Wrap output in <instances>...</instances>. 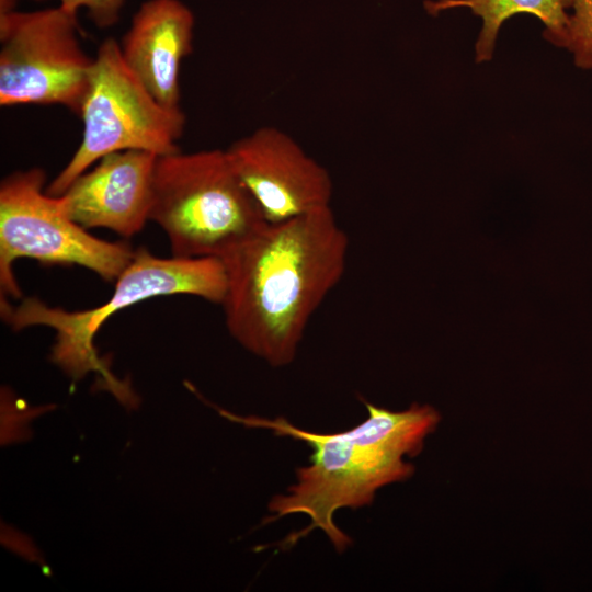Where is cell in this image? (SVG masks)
Here are the masks:
<instances>
[{
  "label": "cell",
  "instance_id": "4",
  "mask_svg": "<svg viewBox=\"0 0 592 592\" xmlns=\"http://www.w3.org/2000/svg\"><path fill=\"white\" fill-rule=\"evenodd\" d=\"M226 286L225 266L218 258H159L139 248L115 280L111 298L99 307L69 311L27 297L15 307L9 304L1 315L14 331L33 326L52 328L56 338L50 360L72 379L98 371L115 382L93 344L96 332L115 311L148 298L179 294L220 305Z\"/></svg>",
  "mask_w": 592,
  "mask_h": 592
},
{
  "label": "cell",
  "instance_id": "3",
  "mask_svg": "<svg viewBox=\"0 0 592 592\" xmlns=\"http://www.w3.org/2000/svg\"><path fill=\"white\" fill-rule=\"evenodd\" d=\"M149 220L172 257L218 259L266 223L220 149L158 156Z\"/></svg>",
  "mask_w": 592,
  "mask_h": 592
},
{
  "label": "cell",
  "instance_id": "2",
  "mask_svg": "<svg viewBox=\"0 0 592 592\" xmlns=\"http://www.w3.org/2000/svg\"><path fill=\"white\" fill-rule=\"evenodd\" d=\"M363 402L368 413L366 420L330 434L303 430L284 417H240L218 409L230 421L300 441L312 451L309 465L296 468V482L286 493L271 498L267 504L271 514L261 523L265 525L292 514L309 517L306 527L291 533L278 544L283 549L321 530L335 551L344 553L353 542L334 523V513L344 508L357 510L371 505L380 488L412 477L414 466L406 457L421 453L425 439L441 421L440 412L430 405L414 402L406 410L391 411Z\"/></svg>",
  "mask_w": 592,
  "mask_h": 592
},
{
  "label": "cell",
  "instance_id": "12",
  "mask_svg": "<svg viewBox=\"0 0 592 592\" xmlns=\"http://www.w3.org/2000/svg\"><path fill=\"white\" fill-rule=\"evenodd\" d=\"M565 48L577 67L592 70V0H572Z\"/></svg>",
  "mask_w": 592,
  "mask_h": 592
},
{
  "label": "cell",
  "instance_id": "11",
  "mask_svg": "<svg viewBox=\"0 0 592 592\" xmlns=\"http://www.w3.org/2000/svg\"><path fill=\"white\" fill-rule=\"evenodd\" d=\"M572 0H439L426 1L425 9L431 14L466 7L482 20V27L476 43V61L490 60L501 25L511 16L528 13L545 24L544 37L558 47L565 48Z\"/></svg>",
  "mask_w": 592,
  "mask_h": 592
},
{
  "label": "cell",
  "instance_id": "7",
  "mask_svg": "<svg viewBox=\"0 0 592 592\" xmlns=\"http://www.w3.org/2000/svg\"><path fill=\"white\" fill-rule=\"evenodd\" d=\"M78 12L60 4L0 14V104L61 105L80 116L94 57L80 43Z\"/></svg>",
  "mask_w": 592,
  "mask_h": 592
},
{
  "label": "cell",
  "instance_id": "1",
  "mask_svg": "<svg viewBox=\"0 0 592 592\" xmlns=\"http://www.w3.org/2000/svg\"><path fill=\"white\" fill-rule=\"evenodd\" d=\"M349 237L330 207L264 223L221 258L231 337L273 367L291 364L307 326L343 276Z\"/></svg>",
  "mask_w": 592,
  "mask_h": 592
},
{
  "label": "cell",
  "instance_id": "14",
  "mask_svg": "<svg viewBox=\"0 0 592 592\" xmlns=\"http://www.w3.org/2000/svg\"><path fill=\"white\" fill-rule=\"evenodd\" d=\"M20 0H0V14L16 10Z\"/></svg>",
  "mask_w": 592,
  "mask_h": 592
},
{
  "label": "cell",
  "instance_id": "10",
  "mask_svg": "<svg viewBox=\"0 0 592 592\" xmlns=\"http://www.w3.org/2000/svg\"><path fill=\"white\" fill-rule=\"evenodd\" d=\"M193 29V13L180 0H147L119 43L127 67L170 110L181 109L180 69L192 52Z\"/></svg>",
  "mask_w": 592,
  "mask_h": 592
},
{
  "label": "cell",
  "instance_id": "13",
  "mask_svg": "<svg viewBox=\"0 0 592 592\" xmlns=\"http://www.w3.org/2000/svg\"><path fill=\"white\" fill-rule=\"evenodd\" d=\"M42 1V0H37ZM60 5L78 12L84 8L92 22L101 29L114 25L121 15L125 0H57Z\"/></svg>",
  "mask_w": 592,
  "mask_h": 592
},
{
  "label": "cell",
  "instance_id": "8",
  "mask_svg": "<svg viewBox=\"0 0 592 592\" xmlns=\"http://www.w3.org/2000/svg\"><path fill=\"white\" fill-rule=\"evenodd\" d=\"M226 152L265 221L280 223L330 207L329 171L282 129L259 127Z\"/></svg>",
  "mask_w": 592,
  "mask_h": 592
},
{
  "label": "cell",
  "instance_id": "6",
  "mask_svg": "<svg viewBox=\"0 0 592 592\" xmlns=\"http://www.w3.org/2000/svg\"><path fill=\"white\" fill-rule=\"evenodd\" d=\"M41 168L14 171L0 184V307L21 297L13 265L20 258L45 264H76L115 282L134 250L90 235L66 213L60 196L45 189Z\"/></svg>",
  "mask_w": 592,
  "mask_h": 592
},
{
  "label": "cell",
  "instance_id": "5",
  "mask_svg": "<svg viewBox=\"0 0 592 592\" xmlns=\"http://www.w3.org/2000/svg\"><path fill=\"white\" fill-rule=\"evenodd\" d=\"M80 117L82 140L64 169L45 189L61 195L72 181L102 157L121 150L157 156L175 152L185 115L161 105L125 64L119 43L105 38L98 48L90 88Z\"/></svg>",
  "mask_w": 592,
  "mask_h": 592
},
{
  "label": "cell",
  "instance_id": "9",
  "mask_svg": "<svg viewBox=\"0 0 592 592\" xmlns=\"http://www.w3.org/2000/svg\"><path fill=\"white\" fill-rule=\"evenodd\" d=\"M157 158L136 149L102 157L59 195L67 215L86 229L135 236L149 220Z\"/></svg>",
  "mask_w": 592,
  "mask_h": 592
}]
</instances>
